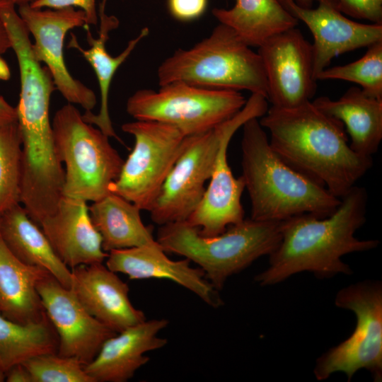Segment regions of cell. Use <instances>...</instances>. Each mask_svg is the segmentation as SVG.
<instances>
[{
    "label": "cell",
    "mask_w": 382,
    "mask_h": 382,
    "mask_svg": "<svg viewBox=\"0 0 382 382\" xmlns=\"http://www.w3.org/2000/svg\"><path fill=\"white\" fill-rule=\"evenodd\" d=\"M259 122L284 162L340 199L373 166L372 156L351 149L343 123L312 100L291 108L272 106Z\"/></svg>",
    "instance_id": "cell-1"
},
{
    "label": "cell",
    "mask_w": 382,
    "mask_h": 382,
    "mask_svg": "<svg viewBox=\"0 0 382 382\" xmlns=\"http://www.w3.org/2000/svg\"><path fill=\"white\" fill-rule=\"evenodd\" d=\"M368 195L353 186L340 198L335 211L325 218L310 214L292 216L281 222V241L269 256V266L254 279L265 286L308 271L319 279L330 278L352 270L342 257L376 248L378 240H359L354 233L366 222Z\"/></svg>",
    "instance_id": "cell-2"
},
{
    "label": "cell",
    "mask_w": 382,
    "mask_h": 382,
    "mask_svg": "<svg viewBox=\"0 0 382 382\" xmlns=\"http://www.w3.org/2000/svg\"><path fill=\"white\" fill-rule=\"evenodd\" d=\"M242 127L241 176L252 219L282 221L303 214L325 218L335 211L340 199L284 162L271 147L258 118Z\"/></svg>",
    "instance_id": "cell-3"
},
{
    "label": "cell",
    "mask_w": 382,
    "mask_h": 382,
    "mask_svg": "<svg viewBox=\"0 0 382 382\" xmlns=\"http://www.w3.org/2000/svg\"><path fill=\"white\" fill-rule=\"evenodd\" d=\"M281 222L244 219L210 237L201 235L198 227L186 221L173 222L160 226L156 241L166 253L197 264L220 291L229 277L274 251L282 238Z\"/></svg>",
    "instance_id": "cell-4"
},
{
    "label": "cell",
    "mask_w": 382,
    "mask_h": 382,
    "mask_svg": "<svg viewBox=\"0 0 382 382\" xmlns=\"http://www.w3.org/2000/svg\"><path fill=\"white\" fill-rule=\"evenodd\" d=\"M157 76L160 86L182 81L212 89L245 90L267 98L260 56L221 23L192 47L178 49L166 59Z\"/></svg>",
    "instance_id": "cell-5"
},
{
    "label": "cell",
    "mask_w": 382,
    "mask_h": 382,
    "mask_svg": "<svg viewBox=\"0 0 382 382\" xmlns=\"http://www.w3.org/2000/svg\"><path fill=\"white\" fill-rule=\"evenodd\" d=\"M52 126L57 156L65 166L63 195L93 202L110 193L124 161L109 137L84 121L69 103L56 112Z\"/></svg>",
    "instance_id": "cell-6"
},
{
    "label": "cell",
    "mask_w": 382,
    "mask_h": 382,
    "mask_svg": "<svg viewBox=\"0 0 382 382\" xmlns=\"http://www.w3.org/2000/svg\"><path fill=\"white\" fill-rule=\"evenodd\" d=\"M246 101L240 91L175 81L161 86L158 91H136L128 98L126 110L136 120L169 124L189 137L206 132L228 120Z\"/></svg>",
    "instance_id": "cell-7"
},
{
    "label": "cell",
    "mask_w": 382,
    "mask_h": 382,
    "mask_svg": "<svg viewBox=\"0 0 382 382\" xmlns=\"http://www.w3.org/2000/svg\"><path fill=\"white\" fill-rule=\"evenodd\" d=\"M335 306L356 315V327L347 340L332 347L316 360L313 370L318 381L343 372L349 381L365 369L374 381H382V284L366 280L340 289Z\"/></svg>",
    "instance_id": "cell-8"
},
{
    "label": "cell",
    "mask_w": 382,
    "mask_h": 382,
    "mask_svg": "<svg viewBox=\"0 0 382 382\" xmlns=\"http://www.w3.org/2000/svg\"><path fill=\"white\" fill-rule=\"evenodd\" d=\"M121 128L134 137V146L110 190L149 212L187 137L171 125L152 120L126 122Z\"/></svg>",
    "instance_id": "cell-9"
},
{
    "label": "cell",
    "mask_w": 382,
    "mask_h": 382,
    "mask_svg": "<svg viewBox=\"0 0 382 382\" xmlns=\"http://www.w3.org/2000/svg\"><path fill=\"white\" fill-rule=\"evenodd\" d=\"M232 117L216 127L186 138L185 146L149 211L158 226L187 219L202 199L221 139Z\"/></svg>",
    "instance_id": "cell-10"
},
{
    "label": "cell",
    "mask_w": 382,
    "mask_h": 382,
    "mask_svg": "<svg viewBox=\"0 0 382 382\" xmlns=\"http://www.w3.org/2000/svg\"><path fill=\"white\" fill-rule=\"evenodd\" d=\"M267 99L253 93L243 108L235 115L224 135L216 158L209 184L202 199L186 221L198 227L204 236H214L228 226L244 219L241 196L245 183L241 176L236 178L227 158L228 144L234 133L252 118H260L267 111Z\"/></svg>",
    "instance_id": "cell-11"
},
{
    "label": "cell",
    "mask_w": 382,
    "mask_h": 382,
    "mask_svg": "<svg viewBox=\"0 0 382 382\" xmlns=\"http://www.w3.org/2000/svg\"><path fill=\"white\" fill-rule=\"evenodd\" d=\"M18 13L34 38L33 52L39 62L50 72L56 88L71 104L91 111L97 99L95 93L69 73L64 57V42L67 32L88 25L84 12L74 7L59 9L35 8L25 4Z\"/></svg>",
    "instance_id": "cell-12"
},
{
    "label": "cell",
    "mask_w": 382,
    "mask_h": 382,
    "mask_svg": "<svg viewBox=\"0 0 382 382\" xmlns=\"http://www.w3.org/2000/svg\"><path fill=\"white\" fill-rule=\"evenodd\" d=\"M272 106L291 108L311 100L317 89L312 44L293 28L267 39L257 50Z\"/></svg>",
    "instance_id": "cell-13"
},
{
    "label": "cell",
    "mask_w": 382,
    "mask_h": 382,
    "mask_svg": "<svg viewBox=\"0 0 382 382\" xmlns=\"http://www.w3.org/2000/svg\"><path fill=\"white\" fill-rule=\"evenodd\" d=\"M44 311L58 337L57 354L83 366L97 355L103 344L117 332L91 316L70 288L47 273L37 284Z\"/></svg>",
    "instance_id": "cell-14"
},
{
    "label": "cell",
    "mask_w": 382,
    "mask_h": 382,
    "mask_svg": "<svg viewBox=\"0 0 382 382\" xmlns=\"http://www.w3.org/2000/svg\"><path fill=\"white\" fill-rule=\"evenodd\" d=\"M316 1L318 5L312 8L294 0H279L294 17L306 24L313 36V74L317 80L335 57L382 40V24L349 19L338 10L335 0Z\"/></svg>",
    "instance_id": "cell-15"
},
{
    "label": "cell",
    "mask_w": 382,
    "mask_h": 382,
    "mask_svg": "<svg viewBox=\"0 0 382 382\" xmlns=\"http://www.w3.org/2000/svg\"><path fill=\"white\" fill-rule=\"evenodd\" d=\"M105 265L112 271L123 273L130 279H166L173 281L197 295L208 306L219 308L224 301L207 280L203 270L190 266V261L169 259L156 242L108 252Z\"/></svg>",
    "instance_id": "cell-16"
},
{
    "label": "cell",
    "mask_w": 382,
    "mask_h": 382,
    "mask_svg": "<svg viewBox=\"0 0 382 382\" xmlns=\"http://www.w3.org/2000/svg\"><path fill=\"white\" fill-rule=\"evenodd\" d=\"M70 289L85 309L116 332L146 320L129 297V288L103 262L71 269Z\"/></svg>",
    "instance_id": "cell-17"
},
{
    "label": "cell",
    "mask_w": 382,
    "mask_h": 382,
    "mask_svg": "<svg viewBox=\"0 0 382 382\" xmlns=\"http://www.w3.org/2000/svg\"><path fill=\"white\" fill-rule=\"evenodd\" d=\"M39 225L57 256L70 269L103 262L108 257L84 200L63 195L55 211Z\"/></svg>",
    "instance_id": "cell-18"
},
{
    "label": "cell",
    "mask_w": 382,
    "mask_h": 382,
    "mask_svg": "<svg viewBox=\"0 0 382 382\" xmlns=\"http://www.w3.org/2000/svg\"><path fill=\"white\" fill-rule=\"evenodd\" d=\"M168 320L152 319L130 326L108 338L96 357L85 365L94 382H126L149 361L145 354L161 349L168 342L158 336Z\"/></svg>",
    "instance_id": "cell-19"
},
{
    "label": "cell",
    "mask_w": 382,
    "mask_h": 382,
    "mask_svg": "<svg viewBox=\"0 0 382 382\" xmlns=\"http://www.w3.org/2000/svg\"><path fill=\"white\" fill-rule=\"evenodd\" d=\"M105 4L100 6V28L98 35L93 37L89 25H85L86 39L90 47L84 49L81 46L74 34H71L68 47L78 50L94 70L100 88V106L98 114L91 111H85L82 117L86 122L96 126L109 137L119 139L112 127L108 109V95L110 85L118 68L130 55L138 43L149 33L148 28H144L139 34L129 41L126 48L117 56H111L106 50V42L109 33L118 26V20L115 16L105 13Z\"/></svg>",
    "instance_id": "cell-20"
},
{
    "label": "cell",
    "mask_w": 382,
    "mask_h": 382,
    "mask_svg": "<svg viewBox=\"0 0 382 382\" xmlns=\"http://www.w3.org/2000/svg\"><path fill=\"white\" fill-rule=\"evenodd\" d=\"M321 111L340 120L355 152L372 156L382 139V100L350 87L337 100L320 96L312 100Z\"/></svg>",
    "instance_id": "cell-21"
},
{
    "label": "cell",
    "mask_w": 382,
    "mask_h": 382,
    "mask_svg": "<svg viewBox=\"0 0 382 382\" xmlns=\"http://www.w3.org/2000/svg\"><path fill=\"white\" fill-rule=\"evenodd\" d=\"M0 236L21 262L46 270L63 286L71 287V269L57 256L42 229L21 204L0 216Z\"/></svg>",
    "instance_id": "cell-22"
},
{
    "label": "cell",
    "mask_w": 382,
    "mask_h": 382,
    "mask_svg": "<svg viewBox=\"0 0 382 382\" xmlns=\"http://www.w3.org/2000/svg\"><path fill=\"white\" fill-rule=\"evenodd\" d=\"M48 272L28 265L7 248L0 236V312L20 323L42 320L47 316L37 291Z\"/></svg>",
    "instance_id": "cell-23"
},
{
    "label": "cell",
    "mask_w": 382,
    "mask_h": 382,
    "mask_svg": "<svg viewBox=\"0 0 382 382\" xmlns=\"http://www.w3.org/2000/svg\"><path fill=\"white\" fill-rule=\"evenodd\" d=\"M88 209L92 223L101 236L103 249L107 253L157 242L152 228L144 224L141 209L117 194L110 192L93 202Z\"/></svg>",
    "instance_id": "cell-24"
},
{
    "label": "cell",
    "mask_w": 382,
    "mask_h": 382,
    "mask_svg": "<svg viewBox=\"0 0 382 382\" xmlns=\"http://www.w3.org/2000/svg\"><path fill=\"white\" fill-rule=\"evenodd\" d=\"M212 13L250 47H259L273 35L299 24L279 0H236L231 8H214Z\"/></svg>",
    "instance_id": "cell-25"
},
{
    "label": "cell",
    "mask_w": 382,
    "mask_h": 382,
    "mask_svg": "<svg viewBox=\"0 0 382 382\" xmlns=\"http://www.w3.org/2000/svg\"><path fill=\"white\" fill-rule=\"evenodd\" d=\"M57 349L58 337L47 316L40 321L20 323L0 312L1 371L35 356L57 352Z\"/></svg>",
    "instance_id": "cell-26"
},
{
    "label": "cell",
    "mask_w": 382,
    "mask_h": 382,
    "mask_svg": "<svg viewBox=\"0 0 382 382\" xmlns=\"http://www.w3.org/2000/svg\"><path fill=\"white\" fill-rule=\"evenodd\" d=\"M21 138L18 122L0 127V216L21 204Z\"/></svg>",
    "instance_id": "cell-27"
},
{
    "label": "cell",
    "mask_w": 382,
    "mask_h": 382,
    "mask_svg": "<svg viewBox=\"0 0 382 382\" xmlns=\"http://www.w3.org/2000/svg\"><path fill=\"white\" fill-rule=\"evenodd\" d=\"M359 59L343 65L327 67L317 81L342 80L360 86L366 95L382 100V40L367 47Z\"/></svg>",
    "instance_id": "cell-28"
},
{
    "label": "cell",
    "mask_w": 382,
    "mask_h": 382,
    "mask_svg": "<svg viewBox=\"0 0 382 382\" xmlns=\"http://www.w3.org/2000/svg\"><path fill=\"white\" fill-rule=\"evenodd\" d=\"M23 364L33 382H94L81 361L57 352L35 356Z\"/></svg>",
    "instance_id": "cell-29"
},
{
    "label": "cell",
    "mask_w": 382,
    "mask_h": 382,
    "mask_svg": "<svg viewBox=\"0 0 382 382\" xmlns=\"http://www.w3.org/2000/svg\"><path fill=\"white\" fill-rule=\"evenodd\" d=\"M335 3L342 13L382 24V0H335Z\"/></svg>",
    "instance_id": "cell-30"
},
{
    "label": "cell",
    "mask_w": 382,
    "mask_h": 382,
    "mask_svg": "<svg viewBox=\"0 0 382 382\" xmlns=\"http://www.w3.org/2000/svg\"><path fill=\"white\" fill-rule=\"evenodd\" d=\"M96 0H35L30 4L35 8L59 9L67 7L79 8L86 18V24L96 25L98 17L96 11Z\"/></svg>",
    "instance_id": "cell-31"
},
{
    "label": "cell",
    "mask_w": 382,
    "mask_h": 382,
    "mask_svg": "<svg viewBox=\"0 0 382 382\" xmlns=\"http://www.w3.org/2000/svg\"><path fill=\"white\" fill-rule=\"evenodd\" d=\"M168 5L174 18L187 21L203 14L207 6V0H168Z\"/></svg>",
    "instance_id": "cell-32"
},
{
    "label": "cell",
    "mask_w": 382,
    "mask_h": 382,
    "mask_svg": "<svg viewBox=\"0 0 382 382\" xmlns=\"http://www.w3.org/2000/svg\"><path fill=\"white\" fill-rule=\"evenodd\" d=\"M4 374L7 382H33L29 371L23 364L11 366Z\"/></svg>",
    "instance_id": "cell-33"
},
{
    "label": "cell",
    "mask_w": 382,
    "mask_h": 382,
    "mask_svg": "<svg viewBox=\"0 0 382 382\" xmlns=\"http://www.w3.org/2000/svg\"><path fill=\"white\" fill-rule=\"evenodd\" d=\"M16 121V108L0 96V127Z\"/></svg>",
    "instance_id": "cell-34"
},
{
    "label": "cell",
    "mask_w": 382,
    "mask_h": 382,
    "mask_svg": "<svg viewBox=\"0 0 382 382\" xmlns=\"http://www.w3.org/2000/svg\"><path fill=\"white\" fill-rule=\"evenodd\" d=\"M11 48V42L5 28L4 23L0 16V56Z\"/></svg>",
    "instance_id": "cell-35"
},
{
    "label": "cell",
    "mask_w": 382,
    "mask_h": 382,
    "mask_svg": "<svg viewBox=\"0 0 382 382\" xmlns=\"http://www.w3.org/2000/svg\"><path fill=\"white\" fill-rule=\"evenodd\" d=\"M10 77V71L5 61L0 56V79L7 80Z\"/></svg>",
    "instance_id": "cell-36"
},
{
    "label": "cell",
    "mask_w": 382,
    "mask_h": 382,
    "mask_svg": "<svg viewBox=\"0 0 382 382\" xmlns=\"http://www.w3.org/2000/svg\"><path fill=\"white\" fill-rule=\"evenodd\" d=\"M35 0H0V1H6L14 4L15 6H23L25 4H30Z\"/></svg>",
    "instance_id": "cell-37"
},
{
    "label": "cell",
    "mask_w": 382,
    "mask_h": 382,
    "mask_svg": "<svg viewBox=\"0 0 382 382\" xmlns=\"http://www.w3.org/2000/svg\"><path fill=\"white\" fill-rule=\"evenodd\" d=\"M296 4L310 8L312 6L313 3L316 0H294Z\"/></svg>",
    "instance_id": "cell-38"
},
{
    "label": "cell",
    "mask_w": 382,
    "mask_h": 382,
    "mask_svg": "<svg viewBox=\"0 0 382 382\" xmlns=\"http://www.w3.org/2000/svg\"><path fill=\"white\" fill-rule=\"evenodd\" d=\"M5 381V374L0 371V382Z\"/></svg>",
    "instance_id": "cell-39"
}]
</instances>
